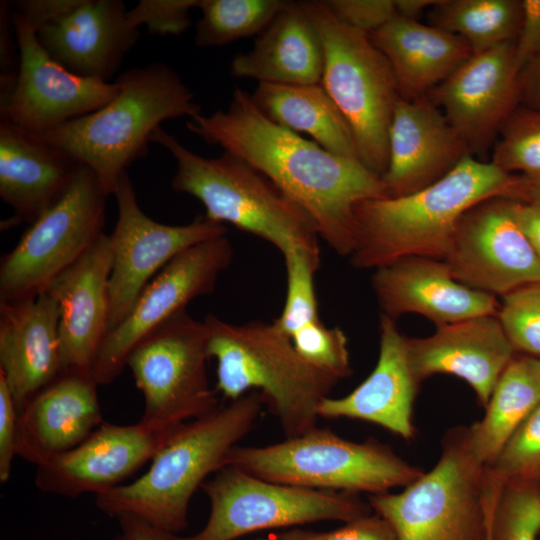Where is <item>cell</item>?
Masks as SVG:
<instances>
[{
    "label": "cell",
    "instance_id": "cell-1",
    "mask_svg": "<svg viewBox=\"0 0 540 540\" xmlns=\"http://www.w3.org/2000/svg\"><path fill=\"white\" fill-rule=\"evenodd\" d=\"M187 129L266 176L311 219L319 238L341 256L355 247V208L386 198L380 176L268 119L251 94L233 91L225 110L191 118Z\"/></svg>",
    "mask_w": 540,
    "mask_h": 540
},
{
    "label": "cell",
    "instance_id": "cell-2",
    "mask_svg": "<svg viewBox=\"0 0 540 540\" xmlns=\"http://www.w3.org/2000/svg\"><path fill=\"white\" fill-rule=\"evenodd\" d=\"M491 198L534 200L521 175L471 154L430 186L398 198L366 200L355 208L356 269H376L409 256L444 260L461 217Z\"/></svg>",
    "mask_w": 540,
    "mask_h": 540
},
{
    "label": "cell",
    "instance_id": "cell-3",
    "mask_svg": "<svg viewBox=\"0 0 540 540\" xmlns=\"http://www.w3.org/2000/svg\"><path fill=\"white\" fill-rule=\"evenodd\" d=\"M264 403L257 391L192 420L151 460L137 480L96 495L103 513L138 516L176 535L188 525L195 491L225 466L227 455L254 427Z\"/></svg>",
    "mask_w": 540,
    "mask_h": 540
},
{
    "label": "cell",
    "instance_id": "cell-4",
    "mask_svg": "<svg viewBox=\"0 0 540 540\" xmlns=\"http://www.w3.org/2000/svg\"><path fill=\"white\" fill-rule=\"evenodd\" d=\"M115 82L118 93L106 105L40 134L90 168L108 196L127 168L148 153L162 122L201 114L194 93L164 63L131 68Z\"/></svg>",
    "mask_w": 540,
    "mask_h": 540
},
{
    "label": "cell",
    "instance_id": "cell-5",
    "mask_svg": "<svg viewBox=\"0 0 540 540\" xmlns=\"http://www.w3.org/2000/svg\"><path fill=\"white\" fill-rule=\"evenodd\" d=\"M203 322L217 363L216 388L225 398L257 391L285 438L317 427L319 406L340 380L305 361L273 322L233 324L213 314Z\"/></svg>",
    "mask_w": 540,
    "mask_h": 540
},
{
    "label": "cell",
    "instance_id": "cell-6",
    "mask_svg": "<svg viewBox=\"0 0 540 540\" xmlns=\"http://www.w3.org/2000/svg\"><path fill=\"white\" fill-rule=\"evenodd\" d=\"M176 161L173 191L198 199L205 216L229 223L278 249L320 250L319 236L308 215L273 182L243 160L223 152L204 157L158 128L152 136Z\"/></svg>",
    "mask_w": 540,
    "mask_h": 540
},
{
    "label": "cell",
    "instance_id": "cell-7",
    "mask_svg": "<svg viewBox=\"0 0 540 540\" xmlns=\"http://www.w3.org/2000/svg\"><path fill=\"white\" fill-rule=\"evenodd\" d=\"M225 465L274 483L370 495L405 488L423 474L377 440L354 442L318 427L266 446L236 445Z\"/></svg>",
    "mask_w": 540,
    "mask_h": 540
},
{
    "label": "cell",
    "instance_id": "cell-8",
    "mask_svg": "<svg viewBox=\"0 0 540 540\" xmlns=\"http://www.w3.org/2000/svg\"><path fill=\"white\" fill-rule=\"evenodd\" d=\"M324 52L321 85L347 121L360 161L382 177L389 160V129L400 98L386 56L368 34L340 21L325 1H300Z\"/></svg>",
    "mask_w": 540,
    "mask_h": 540
},
{
    "label": "cell",
    "instance_id": "cell-9",
    "mask_svg": "<svg viewBox=\"0 0 540 540\" xmlns=\"http://www.w3.org/2000/svg\"><path fill=\"white\" fill-rule=\"evenodd\" d=\"M487 466L473 453L469 428L449 429L435 466L399 493L368 497L399 540H486Z\"/></svg>",
    "mask_w": 540,
    "mask_h": 540
},
{
    "label": "cell",
    "instance_id": "cell-10",
    "mask_svg": "<svg viewBox=\"0 0 540 540\" xmlns=\"http://www.w3.org/2000/svg\"><path fill=\"white\" fill-rule=\"evenodd\" d=\"M201 489L210 502L204 527L171 540H235L246 534L318 521L348 522L372 512L356 493L270 482L225 465Z\"/></svg>",
    "mask_w": 540,
    "mask_h": 540
},
{
    "label": "cell",
    "instance_id": "cell-11",
    "mask_svg": "<svg viewBox=\"0 0 540 540\" xmlns=\"http://www.w3.org/2000/svg\"><path fill=\"white\" fill-rule=\"evenodd\" d=\"M96 175L81 165L65 195L30 224L0 263V301L36 297L104 234L106 199Z\"/></svg>",
    "mask_w": 540,
    "mask_h": 540
},
{
    "label": "cell",
    "instance_id": "cell-12",
    "mask_svg": "<svg viewBox=\"0 0 540 540\" xmlns=\"http://www.w3.org/2000/svg\"><path fill=\"white\" fill-rule=\"evenodd\" d=\"M208 332L203 321L183 311L145 337L126 367L144 397L146 420L180 424L218 408L207 374Z\"/></svg>",
    "mask_w": 540,
    "mask_h": 540
},
{
    "label": "cell",
    "instance_id": "cell-13",
    "mask_svg": "<svg viewBox=\"0 0 540 540\" xmlns=\"http://www.w3.org/2000/svg\"><path fill=\"white\" fill-rule=\"evenodd\" d=\"M113 195L118 217L109 235V331L127 317L146 285L170 261L196 244L227 235L226 225L204 214L185 225L153 220L140 208L127 171L119 177Z\"/></svg>",
    "mask_w": 540,
    "mask_h": 540
},
{
    "label": "cell",
    "instance_id": "cell-14",
    "mask_svg": "<svg viewBox=\"0 0 540 540\" xmlns=\"http://www.w3.org/2000/svg\"><path fill=\"white\" fill-rule=\"evenodd\" d=\"M232 259V244L221 236L196 244L170 261L146 285L127 317L107 333L92 369L96 382H113L138 343L186 311L192 300L212 293Z\"/></svg>",
    "mask_w": 540,
    "mask_h": 540
},
{
    "label": "cell",
    "instance_id": "cell-15",
    "mask_svg": "<svg viewBox=\"0 0 540 540\" xmlns=\"http://www.w3.org/2000/svg\"><path fill=\"white\" fill-rule=\"evenodd\" d=\"M11 6V5H10ZM19 68L11 91L0 98V119L43 134L67 121L96 111L118 93L116 82L78 76L53 60L36 30L11 8Z\"/></svg>",
    "mask_w": 540,
    "mask_h": 540
},
{
    "label": "cell",
    "instance_id": "cell-16",
    "mask_svg": "<svg viewBox=\"0 0 540 540\" xmlns=\"http://www.w3.org/2000/svg\"><path fill=\"white\" fill-rule=\"evenodd\" d=\"M515 202L491 198L461 217L444 258L458 282L494 296L540 282V257L517 223Z\"/></svg>",
    "mask_w": 540,
    "mask_h": 540
},
{
    "label": "cell",
    "instance_id": "cell-17",
    "mask_svg": "<svg viewBox=\"0 0 540 540\" xmlns=\"http://www.w3.org/2000/svg\"><path fill=\"white\" fill-rule=\"evenodd\" d=\"M185 424L143 418L130 425L103 422L77 447L36 466L35 486L65 497L111 490L152 460Z\"/></svg>",
    "mask_w": 540,
    "mask_h": 540
},
{
    "label": "cell",
    "instance_id": "cell-18",
    "mask_svg": "<svg viewBox=\"0 0 540 540\" xmlns=\"http://www.w3.org/2000/svg\"><path fill=\"white\" fill-rule=\"evenodd\" d=\"M515 42L473 54L427 93L476 158L493 148L501 126L519 106Z\"/></svg>",
    "mask_w": 540,
    "mask_h": 540
},
{
    "label": "cell",
    "instance_id": "cell-19",
    "mask_svg": "<svg viewBox=\"0 0 540 540\" xmlns=\"http://www.w3.org/2000/svg\"><path fill=\"white\" fill-rule=\"evenodd\" d=\"M406 348L418 383L435 374L457 376L473 389L483 408L515 351L498 315L441 325L428 337H406Z\"/></svg>",
    "mask_w": 540,
    "mask_h": 540
},
{
    "label": "cell",
    "instance_id": "cell-20",
    "mask_svg": "<svg viewBox=\"0 0 540 540\" xmlns=\"http://www.w3.org/2000/svg\"><path fill=\"white\" fill-rule=\"evenodd\" d=\"M470 152L427 95L399 98L389 129V160L381 179L387 197L410 195L437 182Z\"/></svg>",
    "mask_w": 540,
    "mask_h": 540
},
{
    "label": "cell",
    "instance_id": "cell-21",
    "mask_svg": "<svg viewBox=\"0 0 540 540\" xmlns=\"http://www.w3.org/2000/svg\"><path fill=\"white\" fill-rule=\"evenodd\" d=\"M109 235L99 240L46 290L59 307V340L63 372L91 373L109 332ZM62 372V373H63Z\"/></svg>",
    "mask_w": 540,
    "mask_h": 540
},
{
    "label": "cell",
    "instance_id": "cell-22",
    "mask_svg": "<svg viewBox=\"0 0 540 540\" xmlns=\"http://www.w3.org/2000/svg\"><path fill=\"white\" fill-rule=\"evenodd\" d=\"M372 288L382 310L393 319L416 313L436 327L481 315H498L494 295L458 282L444 260L409 256L374 269Z\"/></svg>",
    "mask_w": 540,
    "mask_h": 540
},
{
    "label": "cell",
    "instance_id": "cell-23",
    "mask_svg": "<svg viewBox=\"0 0 540 540\" xmlns=\"http://www.w3.org/2000/svg\"><path fill=\"white\" fill-rule=\"evenodd\" d=\"M121 0H80L71 11L37 30L49 56L70 72L108 82L141 34Z\"/></svg>",
    "mask_w": 540,
    "mask_h": 540
},
{
    "label": "cell",
    "instance_id": "cell-24",
    "mask_svg": "<svg viewBox=\"0 0 540 540\" xmlns=\"http://www.w3.org/2000/svg\"><path fill=\"white\" fill-rule=\"evenodd\" d=\"M59 307L47 291L28 299L0 301V375L18 415L62 372Z\"/></svg>",
    "mask_w": 540,
    "mask_h": 540
},
{
    "label": "cell",
    "instance_id": "cell-25",
    "mask_svg": "<svg viewBox=\"0 0 540 540\" xmlns=\"http://www.w3.org/2000/svg\"><path fill=\"white\" fill-rule=\"evenodd\" d=\"M93 374L63 372L18 415L17 456L35 464L67 452L104 421Z\"/></svg>",
    "mask_w": 540,
    "mask_h": 540
},
{
    "label": "cell",
    "instance_id": "cell-26",
    "mask_svg": "<svg viewBox=\"0 0 540 540\" xmlns=\"http://www.w3.org/2000/svg\"><path fill=\"white\" fill-rule=\"evenodd\" d=\"M379 333V356L373 371L348 395L324 399L318 414L370 422L408 441L416 432L412 415L420 383L411 370L406 337L396 320L381 313Z\"/></svg>",
    "mask_w": 540,
    "mask_h": 540
},
{
    "label": "cell",
    "instance_id": "cell-27",
    "mask_svg": "<svg viewBox=\"0 0 540 540\" xmlns=\"http://www.w3.org/2000/svg\"><path fill=\"white\" fill-rule=\"evenodd\" d=\"M82 164L40 134L0 121V197L7 221L32 224L68 191Z\"/></svg>",
    "mask_w": 540,
    "mask_h": 540
},
{
    "label": "cell",
    "instance_id": "cell-28",
    "mask_svg": "<svg viewBox=\"0 0 540 540\" xmlns=\"http://www.w3.org/2000/svg\"><path fill=\"white\" fill-rule=\"evenodd\" d=\"M324 52L319 33L300 1H289L258 35L253 48L237 54L230 73L259 83L321 82Z\"/></svg>",
    "mask_w": 540,
    "mask_h": 540
},
{
    "label": "cell",
    "instance_id": "cell-29",
    "mask_svg": "<svg viewBox=\"0 0 540 540\" xmlns=\"http://www.w3.org/2000/svg\"><path fill=\"white\" fill-rule=\"evenodd\" d=\"M368 36L388 59L400 97L407 100L427 95L473 55L462 37L398 15Z\"/></svg>",
    "mask_w": 540,
    "mask_h": 540
},
{
    "label": "cell",
    "instance_id": "cell-30",
    "mask_svg": "<svg viewBox=\"0 0 540 540\" xmlns=\"http://www.w3.org/2000/svg\"><path fill=\"white\" fill-rule=\"evenodd\" d=\"M251 96L258 109L274 123L299 135H309L331 153L360 160L347 121L321 83H258Z\"/></svg>",
    "mask_w": 540,
    "mask_h": 540
},
{
    "label": "cell",
    "instance_id": "cell-31",
    "mask_svg": "<svg viewBox=\"0 0 540 540\" xmlns=\"http://www.w3.org/2000/svg\"><path fill=\"white\" fill-rule=\"evenodd\" d=\"M539 404L540 380L533 358L514 357L500 375L484 417L468 427L476 458L489 466Z\"/></svg>",
    "mask_w": 540,
    "mask_h": 540
},
{
    "label": "cell",
    "instance_id": "cell-32",
    "mask_svg": "<svg viewBox=\"0 0 540 540\" xmlns=\"http://www.w3.org/2000/svg\"><path fill=\"white\" fill-rule=\"evenodd\" d=\"M522 18L517 0H439L429 25L462 37L472 54L516 41Z\"/></svg>",
    "mask_w": 540,
    "mask_h": 540
},
{
    "label": "cell",
    "instance_id": "cell-33",
    "mask_svg": "<svg viewBox=\"0 0 540 540\" xmlns=\"http://www.w3.org/2000/svg\"><path fill=\"white\" fill-rule=\"evenodd\" d=\"M287 0H199L201 17L195 44L217 47L259 35L288 4Z\"/></svg>",
    "mask_w": 540,
    "mask_h": 540
},
{
    "label": "cell",
    "instance_id": "cell-34",
    "mask_svg": "<svg viewBox=\"0 0 540 540\" xmlns=\"http://www.w3.org/2000/svg\"><path fill=\"white\" fill-rule=\"evenodd\" d=\"M537 481L489 478L490 540H540V488Z\"/></svg>",
    "mask_w": 540,
    "mask_h": 540
},
{
    "label": "cell",
    "instance_id": "cell-35",
    "mask_svg": "<svg viewBox=\"0 0 540 540\" xmlns=\"http://www.w3.org/2000/svg\"><path fill=\"white\" fill-rule=\"evenodd\" d=\"M504 172L523 176L540 200V111L518 106L501 126L491 161Z\"/></svg>",
    "mask_w": 540,
    "mask_h": 540
},
{
    "label": "cell",
    "instance_id": "cell-36",
    "mask_svg": "<svg viewBox=\"0 0 540 540\" xmlns=\"http://www.w3.org/2000/svg\"><path fill=\"white\" fill-rule=\"evenodd\" d=\"M287 289L284 306L273 324L286 336L319 320L314 276L320 266V250L295 249L283 255Z\"/></svg>",
    "mask_w": 540,
    "mask_h": 540
},
{
    "label": "cell",
    "instance_id": "cell-37",
    "mask_svg": "<svg viewBox=\"0 0 540 540\" xmlns=\"http://www.w3.org/2000/svg\"><path fill=\"white\" fill-rule=\"evenodd\" d=\"M487 469L502 481L540 482V404L513 433Z\"/></svg>",
    "mask_w": 540,
    "mask_h": 540
},
{
    "label": "cell",
    "instance_id": "cell-38",
    "mask_svg": "<svg viewBox=\"0 0 540 540\" xmlns=\"http://www.w3.org/2000/svg\"><path fill=\"white\" fill-rule=\"evenodd\" d=\"M498 318L514 350L540 356V282L502 296Z\"/></svg>",
    "mask_w": 540,
    "mask_h": 540
},
{
    "label": "cell",
    "instance_id": "cell-39",
    "mask_svg": "<svg viewBox=\"0 0 540 540\" xmlns=\"http://www.w3.org/2000/svg\"><path fill=\"white\" fill-rule=\"evenodd\" d=\"M291 341L305 361L338 380L352 374L348 340L339 327L328 328L319 319L296 331Z\"/></svg>",
    "mask_w": 540,
    "mask_h": 540
},
{
    "label": "cell",
    "instance_id": "cell-40",
    "mask_svg": "<svg viewBox=\"0 0 540 540\" xmlns=\"http://www.w3.org/2000/svg\"><path fill=\"white\" fill-rule=\"evenodd\" d=\"M198 5L199 0H141L127 14L135 27L144 25L150 34L180 35L190 28V11Z\"/></svg>",
    "mask_w": 540,
    "mask_h": 540
},
{
    "label": "cell",
    "instance_id": "cell-41",
    "mask_svg": "<svg viewBox=\"0 0 540 540\" xmlns=\"http://www.w3.org/2000/svg\"><path fill=\"white\" fill-rule=\"evenodd\" d=\"M278 540H399L395 529L388 520L378 514H368L337 529L327 532L292 528L277 534Z\"/></svg>",
    "mask_w": 540,
    "mask_h": 540
},
{
    "label": "cell",
    "instance_id": "cell-42",
    "mask_svg": "<svg viewBox=\"0 0 540 540\" xmlns=\"http://www.w3.org/2000/svg\"><path fill=\"white\" fill-rule=\"evenodd\" d=\"M325 3L340 21L367 34L397 15L395 0H325Z\"/></svg>",
    "mask_w": 540,
    "mask_h": 540
},
{
    "label": "cell",
    "instance_id": "cell-43",
    "mask_svg": "<svg viewBox=\"0 0 540 540\" xmlns=\"http://www.w3.org/2000/svg\"><path fill=\"white\" fill-rule=\"evenodd\" d=\"M18 412L10 390L0 375V481L6 482L17 456Z\"/></svg>",
    "mask_w": 540,
    "mask_h": 540
},
{
    "label": "cell",
    "instance_id": "cell-44",
    "mask_svg": "<svg viewBox=\"0 0 540 540\" xmlns=\"http://www.w3.org/2000/svg\"><path fill=\"white\" fill-rule=\"evenodd\" d=\"M521 8V25L515 42V62L519 72L540 54V0H523Z\"/></svg>",
    "mask_w": 540,
    "mask_h": 540
},
{
    "label": "cell",
    "instance_id": "cell-45",
    "mask_svg": "<svg viewBox=\"0 0 540 540\" xmlns=\"http://www.w3.org/2000/svg\"><path fill=\"white\" fill-rule=\"evenodd\" d=\"M80 0H20L10 2L12 10L18 12L36 30L62 17Z\"/></svg>",
    "mask_w": 540,
    "mask_h": 540
},
{
    "label": "cell",
    "instance_id": "cell-46",
    "mask_svg": "<svg viewBox=\"0 0 540 540\" xmlns=\"http://www.w3.org/2000/svg\"><path fill=\"white\" fill-rule=\"evenodd\" d=\"M116 519L119 523V532L114 540H171L174 536L132 514H122Z\"/></svg>",
    "mask_w": 540,
    "mask_h": 540
},
{
    "label": "cell",
    "instance_id": "cell-47",
    "mask_svg": "<svg viewBox=\"0 0 540 540\" xmlns=\"http://www.w3.org/2000/svg\"><path fill=\"white\" fill-rule=\"evenodd\" d=\"M519 105L540 111V54L519 72Z\"/></svg>",
    "mask_w": 540,
    "mask_h": 540
},
{
    "label": "cell",
    "instance_id": "cell-48",
    "mask_svg": "<svg viewBox=\"0 0 540 540\" xmlns=\"http://www.w3.org/2000/svg\"><path fill=\"white\" fill-rule=\"evenodd\" d=\"M514 213L522 233L540 257V200L516 201Z\"/></svg>",
    "mask_w": 540,
    "mask_h": 540
},
{
    "label": "cell",
    "instance_id": "cell-49",
    "mask_svg": "<svg viewBox=\"0 0 540 540\" xmlns=\"http://www.w3.org/2000/svg\"><path fill=\"white\" fill-rule=\"evenodd\" d=\"M439 0H395L398 16L407 19L418 20L422 12L432 8Z\"/></svg>",
    "mask_w": 540,
    "mask_h": 540
},
{
    "label": "cell",
    "instance_id": "cell-50",
    "mask_svg": "<svg viewBox=\"0 0 540 540\" xmlns=\"http://www.w3.org/2000/svg\"><path fill=\"white\" fill-rule=\"evenodd\" d=\"M533 363L540 380V359L533 358Z\"/></svg>",
    "mask_w": 540,
    "mask_h": 540
},
{
    "label": "cell",
    "instance_id": "cell-51",
    "mask_svg": "<svg viewBox=\"0 0 540 540\" xmlns=\"http://www.w3.org/2000/svg\"><path fill=\"white\" fill-rule=\"evenodd\" d=\"M254 540H278V539H277V535H273V536H269V537H266V538H257V539H254Z\"/></svg>",
    "mask_w": 540,
    "mask_h": 540
},
{
    "label": "cell",
    "instance_id": "cell-52",
    "mask_svg": "<svg viewBox=\"0 0 540 540\" xmlns=\"http://www.w3.org/2000/svg\"><path fill=\"white\" fill-rule=\"evenodd\" d=\"M487 523H488V515H487ZM486 540H490L489 532H488V524H487V539Z\"/></svg>",
    "mask_w": 540,
    "mask_h": 540
}]
</instances>
